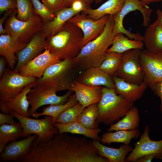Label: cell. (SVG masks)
I'll return each mask as SVG.
<instances>
[{
	"instance_id": "17",
	"label": "cell",
	"mask_w": 162,
	"mask_h": 162,
	"mask_svg": "<svg viewBox=\"0 0 162 162\" xmlns=\"http://www.w3.org/2000/svg\"><path fill=\"white\" fill-rule=\"evenodd\" d=\"M38 136L36 134L30 135L23 139L9 142L0 152V161H16L28 152L33 142Z\"/></svg>"
},
{
	"instance_id": "29",
	"label": "cell",
	"mask_w": 162,
	"mask_h": 162,
	"mask_svg": "<svg viewBox=\"0 0 162 162\" xmlns=\"http://www.w3.org/2000/svg\"><path fill=\"white\" fill-rule=\"evenodd\" d=\"M140 121L139 111L135 106H133L122 119L112 124L107 132L120 130H130L137 129Z\"/></svg>"
},
{
	"instance_id": "38",
	"label": "cell",
	"mask_w": 162,
	"mask_h": 162,
	"mask_svg": "<svg viewBox=\"0 0 162 162\" xmlns=\"http://www.w3.org/2000/svg\"><path fill=\"white\" fill-rule=\"evenodd\" d=\"M41 1L46 8L53 14L65 7L63 0H41Z\"/></svg>"
},
{
	"instance_id": "2",
	"label": "cell",
	"mask_w": 162,
	"mask_h": 162,
	"mask_svg": "<svg viewBox=\"0 0 162 162\" xmlns=\"http://www.w3.org/2000/svg\"><path fill=\"white\" fill-rule=\"evenodd\" d=\"M83 37L81 29L67 21L58 33L46 37L45 49L61 60H73L82 48Z\"/></svg>"
},
{
	"instance_id": "8",
	"label": "cell",
	"mask_w": 162,
	"mask_h": 162,
	"mask_svg": "<svg viewBox=\"0 0 162 162\" xmlns=\"http://www.w3.org/2000/svg\"><path fill=\"white\" fill-rule=\"evenodd\" d=\"M139 10L143 18V26H147L150 22L152 10L148 6L144 5L140 0H124V5L121 11L112 16L114 22L113 34L115 36L122 33L132 39L142 41L143 36L138 33H133L126 29L123 26V20L125 16L130 12Z\"/></svg>"
},
{
	"instance_id": "13",
	"label": "cell",
	"mask_w": 162,
	"mask_h": 162,
	"mask_svg": "<svg viewBox=\"0 0 162 162\" xmlns=\"http://www.w3.org/2000/svg\"><path fill=\"white\" fill-rule=\"evenodd\" d=\"M110 15H105L99 20H94L87 17L82 12L70 19V22L79 27L82 30L83 37L82 46L98 37L104 31Z\"/></svg>"
},
{
	"instance_id": "47",
	"label": "cell",
	"mask_w": 162,
	"mask_h": 162,
	"mask_svg": "<svg viewBox=\"0 0 162 162\" xmlns=\"http://www.w3.org/2000/svg\"><path fill=\"white\" fill-rule=\"evenodd\" d=\"M141 3L144 6L148 7V4L152 2H157L162 1V0H140Z\"/></svg>"
},
{
	"instance_id": "7",
	"label": "cell",
	"mask_w": 162,
	"mask_h": 162,
	"mask_svg": "<svg viewBox=\"0 0 162 162\" xmlns=\"http://www.w3.org/2000/svg\"><path fill=\"white\" fill-rule=\"evenodd\" d=\"M10 113L20 123L23 129L22 137L36 134L38 136L34 141L39 142L50 139L58 132L51 116H45L43 118L36 119L22 116L14 111Z\"/></svg>"
},
{
	"instance_id": "37",
	"label": "cell",
	"mask_w": 162,
	"mask_h": 162,
	"mask_svg": "<svg viewBox=\"0 0 162 162\" xmlns=\"http://www.w3.org/2000/svg\"><path fill=\"white\" fill-rule=\"evenodd\" d=\"M33 5L35 14L40 16L43 21L53 20L55 15L51 12L39 0H31Z\"/></svg>"
},
{
	"instance_id": "20",
	"label": "cell",
	"mask_w": 162,
	"mask_h": 162,
	"mask_svg": "<svg viewBox=\"0 0 162 162\" xmlns=\"http://www.w3.org/2000/svg\"><path fill=\"white\" fill-rule=\"evenodd\" d=\"M84 85L93 87L102 86L114 88L113 78L98 68L85 70L76 80Z\"/></svg>"
},
{
	"instance_id": "44",
	"label": "cell",
	"mask_w": 162,
	"mask_h": 162,
	"mask_svg": "<svg viewBox=\"0 0 162 162\" xmlns=\"http://www.w3.org/2000/svg\"><path fill=\"white\" fill-rule=\"evenodd\" d=\"M154 159H159L158 155L155 153H151L144 155L138 159L136 161L137 162H151Z\"/></svg>"
},
{
	"instance_id": "41",
	"label": "cell",
	"mask_w": 162,
	"mask_h": 162,
	"mask_svg": "<svg viewBox=\"0 0 162 162\" xmlns=\"http://www.w3.org/2000/svg\"><path fill=\"white\" fill-rule=\"evenodd\" d=\"M154 94L159 97L160 100V109L162 113V81L158 82L150 87Z\"/></svg>"
},
{
	"instance_id": "42",
	"label": "cell",
	"mask_w": 162,
	"mask_h": 162,
	"mask_svg": "<svg viewBox=\"0 0 162 162\" xmlns=\"http://www.w3.org/2000/svg\"><path fill=\"white\" fill-rule=\"evenodd\" d=\"M70 7L77 14L88 8L85 4L80 0H76L74 2Z\"/></svg>"
},
{
	"instance_id": "18",
	"label": "cell",
	"mask_w": 162,
	"mask_h": 162,
	"mask_svg": "<svg viewBox=\"0 0 162 162\" xmlns=\"http://www.w3.org/2000/svg\"><path fill=\"white\" fill-rule=\"evenodd\" d=\"M103 86L93 87L74 81L70 90L74 92L78 102L83 109L92 104L98 103L102 95Z\"/></svg>"
},
{
	"instance_id": "19",
	"label": "cell",
	"mask_w": 162,
	"mask_h": 162,
	"mask_svg": "<svg viewBox=\"0 0 162 162\" xmlns=\"http://www.w3.org/2000/svg\"><path fill=\"white\" fill-rule=\"evenodd\" d=\"M34 85V82L26 86L22 92L14 99L0 102V110L2 112L8 114L14 111L22 116L29 117V104L27 95Z\"/></svg>"
},
{
	"instance_id": "34",
	"label": "cell",
	"mask_w": 162,
	"mask_h": 162,
	"mask_svg": "<svg viewBox=\"0 0 162 162\" xmlns=\"http://www.w3.org/2000/svg\"><path fill=\"white\" fill-rule=\"evenodd\" d=\"M122 56V53L117 52H107L105 59L98 68L113 77L121 63Z\"/></svg>"
},
{
	"instance_id": "26",
	"label": "cell",
	"mask_w": 162,
	"mask_h": 162,
	"mask_svg": "<svg viewBox=\"0 0 162 162\" xmlns=\"http://www.w3.org/2000/svg\"><path fill=\"white\" fill-rule=\"evenodd\" d=\"M124 4V0H108L96 9H92L89 7L82 12L87 17L97 20L105 15L113 16L119 13Z\"/></svg>"
},
{
	"instance_id": "15",
	"label": "cell",
	"mask_w": 162,
	"mask_h": 162,
	"mask_svg": "<svg viewBox=\"0 0 162 162\" xmlns=\"http://www.w3.org/2000/svg\"><path fill=\"white\" fill-rule=\"evenodd\" d=\"M46 36L41 30L37 33L26 47L16 53L17 62L13 70L19 72L20 69L42 53L46 49Z\"/></svg>"
},
{
	"instance_id": "48",
	"label": "cell",
	"mask_w": 162,
	"mask_h": 162,
	"mask_svg": "<svg viewBox=\"0 0 162 162\" xmlns=\"http://www.w3.org/2000/svg\"><path fill=\"white\" fill-rule=\"evenodd\" d=\"M157 19L159 20L162 26V10L160 9L157 10L156 12Z\"/></svg>"
},
{
	"instance_id": "11",
	"label": "cell",
	"mask_w": 162,
	"mask_h": 162,
	"mask_svg": "<svg viewBox=\"0 0 162 162\" xmlns=\"http://www.w3.org/2000/svg\"><path fill=\"white\" fill-rule=\"evenodd\" d=\"M140 50L133 49L122 53L121 62L114 76L133 83L141 84L143 82L139 61Z\"/></svg>"
},
{
	"instance_id": "10",
	"label": "cell",
	"mask_w": 162,
	"mask_h": 162,
	"mask_svg": "<svg viewBox=\"0 0 162 162\" xmlns=\"http://www.w3.org/2000/svg\"><path fill=\"white\" fill-rule=\"evenodd\" d=\"M36 78L23 76L19 72L7 68L0 78V102L14 99L26 86L34 82Z\"/></svg>"
},
{
	"instance_id": "16",
	"label": "cell",
	"mask_w": 162,
	"mask_h": 162,
	"mask_svg": "<svg viewBox=\"0 0 162 162\" xmlns=\"http://www.w3.org/2000/svg\"><path fill=\"white\" fill-rule=\"evenodd\" d=\"M61 61L45 49L44 52L22 67L19 72L25 76L40 78L49 67Z\"/></svg>"
},
{
	"instance_id": "33",
	"label": "cell",
	"mask_w": 162,
	"mask_h": 162,
	"mask_svg": "<svg viewBox=\"0 0 162 162\" xmlns=\"http://www.w3.org/2000/svg\"><path fill=\"white\" fill-rule=\"evenodd\" d=\"M98 115V104H92L85 108L79 116L76 122L90 129L98 128L96 122Z\"/></svg>"
},
{
	"instance_id": "21",
	"label": "cell",
	"mask_w": 162,
	"mask_h": 162,
	"mask_svg": "<svg viewBox=\"0 0 162 162\" xmlns=\"http://www.w3.org/2000/svg\"><path fill=\"white\" fill-rule=\"evenodd\" d=\"M112 78L117 94L131 102L134 103L140 99L148 86L144 82L141 84H134L115 76Z\"/></svg>"
},
{
	"instance_id": "28",
	"label": "cell",
	"mask_w": 162,
	"mask_h": 162,
	"mask_svg": "<svg viewBox=\"0 0 162 162\" xmlns=\"http://www.w3.org/2000/svg\"><path fill=\"white\" fill-rule=\"evenodd\" d=\"M115 132H107L104 133L99 140L104 144H110L112 143H122L129 145L131 140L137 138L140 133L137 129L130 130H120Z\"/></svg>"
},
{
	"instance_id": "22",
	"label": "cell",
	"mask_w": 162,
	"mask_h": 162,
	"mask_svg": "<svg viewBox=\"0 0 162 162\" xmlns=\"http://www.w3.org/2000/svg\"><path fill=\"white\" fill-rule=\"evenodd\" d=\"M28 44L14 39L8 34L0 36V55L5 58L8 68L14 70L17 58L16 53L22 50Z\"/></svg>"
},
{
	"instance_id": "43",
	"label": "cell",
	"mask_w": 162,
	"mask_h": 162,
	"mask_svg": "<svg viewBox=\"0 0 162 162\" xmlns=\"http://www.w3.org/2000/svg\"><path fill=\"white\" fill-rule=\"evenodd\" d=\"M14 10H10L6 11L2 17L0 19V34H7V30L3 28V23L8 16H10Z\"/></svg>"
},
{
	"instance_id": "36",
	"label": "cell",
	"mask_w": 162,
	"mask_h": 162,
	"mask_svg": "<svg viewBox=\"0 0 162 162\" xmlns=\"http://www.w3.org/2000/svg\"><path fill=\"white\" fill-rule=\"evenodd\" d=\"M17 0V18L21 21H26L34 15L32 3L31 0Z\"/></svg>"
},
{
	"instance_id": "35",
	"label": "cell",
	"mask_w": 162,
	"mask_h": 162,
	"mask_svg": "<svg viewBox=\"0 0 162 162\" xmlns=\"http://www.w3.org/2000/svg\"><path fill=\"white\" fill-rule=\"evenodd\" d=\"M83 110L82 105L78 102L62 112L57 118L55 123L66 124L76 122Z\"/></svg>"
},
{
	"instance_id": "12",
	"label": "cell",
	"mask_w": 162,
	"mask_h": 162,
	"mask_svg": "<svg viewBox=\"0 0 162 162\" xmlns=\"http://www.w3.org/2000/svg\"><path fill=\"white\" fill-rule=\"evenodd\" d=\"M139 61L144 82L150 87L162 81V52L152 53L140 50Z\"/></svg>"
},
{
	"instance_id": "39",
	"label": "cell",
	"mask_w": 162,
	"mask_h": 162,
	"mask_svg": "<svg viewBox=\"0 0 162 162\" xmlns=\"http://www.w3.org/2000/svg\"><path fill=\"white\" fill-rule=\"evenodd\" d=\"M17 8L16 0H0V12L15 10Z\"/></svg>"
},
{
	"instance_id": "4",
	"label": "cell",
	"mask_w": 162,
	"mask_h": 162,
	"mask_svg": "<svg viewBox=\"0 0 162 162\" xmlns=\"http://www.w3.org/2000/svg\"><path fill=\"white\" fill-rule=\"evenodd\" d=\"M101 99L98 103L99 124H112L124 117L133 106L134 103L127 100L116 93L114 88L103 87Z\"/></svg>"
},
{
	"instance_id": "24",
	"label": "cell",
	"mask_w": 162,
	"mask_h": 162,
	"mask_svg": "<svg viewBox=\"0 0 162 162\" xmlns=\"http://www.w3.org/2000/svg\"><path fill=\"white\" fill-rule=\"evenodd\" d=\"M54 14L53 20L42 21L41 31L46 37L56 34L67 22L77 14L71 7H64Z\"/></svg>"
},
{
	"instance_id": "45",
	"label": "cell",
	"mask_w": 162,
	"mask_h": 162,
	"mask_svg": "<svg viewBox=\"0 0 162 162\" xmlns=\"http://www.w3.org/2000/svg\"><path fill=\"white\" fill-rule=\"evenodd\" d=\"M65 7H70L73 3L76 0H80L84 2L87 8L90 7V5L94 1V0H63Z\"/></svg>"
},
{
	"instance_id": "30",
	"label": "cell",
	"mask_w": 162,
	"mask_h": 162,
	"mask_svg": "<svg viewBox=\"0 0 162 162\" xmlns=\"http://www.w3.org/2000/svg\"><path fill=\"white\" fill-rule=\"evenodd\" d=\"M123 33H119L114 36L112 46L107 50V52L122 53L133 49L143 50L144 44L142 41L129 39Z\"/></svg>"
},
{
	"instance_id": "6",
	"label": "cell",
	"mask_w": 162,
	"mask_h": 162,
	"mask_svg": "<svg viewBox=\"0 0 162 162\" xmlns=\"http://www.w3.org/2000/svg\"><path fill=\"white\" fill-rule=\"evenodd\" d=\"M17 9L14 10L5 24L7 34L14 39L28 44L34 36L42 29V20L37 15L26 21L18 20Z\"/></svg>"
},
{
	"instance_id": "9",
	"label": "cell",
	"mask_w": 162,
	"mask_h": 162,
	"mask_svg": "<svg viewBox=\"0 0 162 162\" xmlns=\"http://www.w3.org/2000/svg\"><path fill=\"white\" fill-rule=\"evenodd\" d=\"M56 92V90L50 86L34 85L27 95L31 106L29 109V117L32 116L38 108L43 106L64 104L73 92L69 90L62 96L57 95Z\"/></svg>"
},
{
	"instance_id": "40",
	"label": "cell",
	"mask_w": 162,
	"mask_h": 162,
	"mask_svg": "<svg viewBox=\"0 0 162 162\" xmlns=\"http://www.w3.org/2000/svg\"><path fill=\"white\" fill-rule=\"evenodd\" d=\"M14 115L11 113L6 114L0 113V126L4 124H13L16 123L14 119Z\"/></svg>"
},
{
	"instance_id": "3",
	"label": "cell",
	"mask_w": 162,
	"mask_h": 162,
	"mask_svg": "<svg viewBox=\"0 0 162 162\" xmlns=\"http://www.w3.org/2000/svg\"><path fill=\"white\" fill-rule=\"evenodd\" d=\"M114 24L112 16L110 15L102 34L83 46L78 55L73 59L76 66L85 70L100 66L112 45L114 37L113 34Z\"/></svg>"
},
{
	"instance_id": "5",
	"label": "cell",
	"mask_w": 162,
	"mask_h": 162,
	"mask_svg": "<svg viewBox=\"0 0 162 162\" xmlns=\"http://www.w3.org/2000/svg\"><path fill=\"white\" fill-rule=\"evenodd\" d=\"M76 65L73 60L64 59L49 67L42 76L36 78L35 85L53 87L58 92L70 90L73 82L72 73Z\"/></svg>"
},
{
	"instance_id": "14",
	"label": "cell",
	"mask_w": 162,
	"mask_h": 162,
	"mask_svg": "<svg viewBox=\"0 0 162 162\" xmlns=\"http://www.w3.org/2000/svg\"><path fill=\"white\" fill-rule=\"evenodd\" d=\"M149 128L147 125L140 140L135 144L134 148L126 158L125 162H136L140 158L153 153L157 154L159 158L162 160V140H152L149 137Z\"/></svg>"
},
{
	"instance_id": "23",
	"label": "cell",
	"mask_w": 162,
	"mask_h": 162,
	"mask_svg": "<svg viewBox=\"0 0 162 162\" xmlns=\"http://www.w3.org/2000/svg\"><path fill=\"white\" fill-rule=\"evenodd\" d=\"M143 41L148 52H162V26L157 19L147 26Z\"/></svg>"
},
{
	"instance_id": "46",
	"label": "cell",
	"mask_w": 162,
	"mask_h": 162,
	"mask_svg": "<svg viewBox=\"0 0 162 162\" xmlns=\"http://www.w3.org/2000/svg\"><path fill=\"white\" fill-rule=\"evenodd\" d=\"M7 62L4 57L2 56L0 58V77H2L5 72L7 68L6 66Z\"/></svg>"
},
{
	"instance_id": "27",
	"label": "cell",
	"mask_w": 162,
	"mask_h": 162,
	"mask_svg": "<svg viewBox=\"0 0 162 162\" xmlns=\"http://www.w3.org/2000/svg\"><path fill=\"white\" fill-rule=\"evenodd\" d=\"M54 125L58 129V133H66L82 135L92 140H99L100 139L98 136L101 130L100 128L88 129L76 122L66 124L55 123Z\"/></svg>"
},
{
	"instance_id": "31",
	"label": "cell",
	"mask_w": 162,
	"mask_h": 162,
	"mask_svg": "<svg viewBox=\"0 0 162 162\" xmlns=\"http://www.w3.org/2000/svg\"><path fill=\"white\" fill-rule=\"evenodd\" d=\"M23 129L19 122L16 124H6L0 126V153L10 142L22 137Z\"/></svg>"
},
{
	"instance_id": "32",
	"label": "cell",
	"mask_w": 162,
	"mask_h": 162,
	"mask_svg": "<svg viewBox=\"0 0 162 162\" xmlns=\"http://www.w3.org/2000/svg\"><path fill=\"white\" fill-rule=\"evenodd\" d=\"M78 102L74 93L72 94L69 97L68 100L64 104L57 105H49L43 109V112L41 113L36 112L33 114L32 116L35 118L45 115L49 116L52 117L54 123L58 116L67 109L72 106Z\"/></svg>"
},
{
	"instance_id": "25",
	"label": "cell",
	"mask_w": 162,
	"mask_h": 162,
	"mask_svg": "<svg viewBox=\"0 0 162 162\" xmlns=\"http://www.w3.org/2000/svg\"><path fill=\"white\" fill-rule=\"evenodd\" d=\"M99 154L106 158L108 162H125L126 156L133 148L129 145L123 144L118 148L108 147L99 140H92Z\"/></svg>"
},
{
	"instance_id": "1",
	"label": "cell",
	"mask_w": 162,
	"mask_h": 162,
	"mask_svg": "<svg viewBox=\"0 0 162 162\" xmlns=\"http://www.w3.org/2000/svg\"><path fill=\"white\" fill-rule=\"evenodd\" d=\"M36 154L40 162H108L99 154L91 140L66 133H58L38 144Z\"/></svg>"
},
{
	"instance_id": "49",
	"label": "cell",
	"mask_w": 162,
	"mask_h": 162,
	"mask_svg": "<svg viewBox=\"0 0 162 162\" xmlns=\"http://www.w3.org/2000/svg\"><path fill=\"white\" fill-rule=\"evenodd\" d=\"M102 0H94L96 4L100 2Z\"/></svg>"
}]
</instances>
